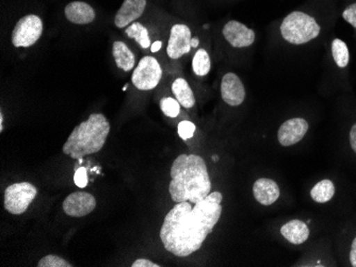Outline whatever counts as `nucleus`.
<instances>
[{
	"label": "nucleus",
	"instance_id": "f257e3e1",
	"mask_svg": "<svg viewBox=\"0 0 356 267\" xmlns=\"http://www.w3.org/2000/svg\"><path fill=\"white\" fill-rule=\"evenodd\" d=\"M222 200L221 193L213 192L194 207L189 201L176 203L160 229L165 250L181 258L199 250L220 221Z\"/></svg>",
	"mask_w": 356,
	"mask_h": 267
},
{
	"label": "nucleus",
	"instance_id": "f03ea898",
	"mask_svg": "<svg viewBox=\"0 0 356 267\" xmlns=\"http://www.w3.org/2000/svg\"><path fill=\"white\" fill-rule=\"evenodd\" d=\"M169 192L174 203H197L211 192L205 160L197 155H178L171 167Z\"/></svg>",
	"mask_w": 356,
	"mask_h": 267
},
{
	"label": "nucleus",
	"instance_id": "7ed1b4c3",
	"mask_svg": "<svg viewBox=\"0 0 356 267\" xmlns=\"http://www.w3.org/2000/svg\"><path fill=\"white\" fill-rule=\"evenodd\" d=\"M110 132V123L101 113H93L78 125L63 145L64 155L74 160H81L86 155L99 153Z\"/></svg>",
	"mask_w": 356,
	"mask_h": 267
},
{
	"label": "nucleus",
	"instance_id": "20e7f679",
	"mask_svg": "<svg viewBox=\"0 0 356 267\" xmlns=\"http://www.w3.org/2000/svg\"><path fill=\"white\" fill-rule=\"evenodd\" d=\"M282 37L293 45H303L320 35L321 27L309 14L293 11L288 14L280 26Z\"/></svg>",
	"mask_w": 356,
	"mask_h": 267
},
{
	"label": "nucleus",
	"instance_id": "39448f33",
	"mask_svg": "<svg viewBox=\"0 0 356 267\" xmlns=\"http://www.w3.org/2000/svg\"><path fill=\"white\" fill-rule=\"evenodd\" d=\"M37 194V187L31 183H14L6 189L3 207L11 214H23L35 200Z\"/></svg>",
	"mask_w": 356,
	"mask_h": 267
},
{
	"label": "nucleus",
	"instance_id": "423d86ee",
	"mask_svg": "<svg viewBox=\"0 0 356 267\" xmlns=\"http://www.w3.org/2000/svg\"><path fill=\"white\" fill-rule=\"evenodd\" d=\"M43 33V21L38 15L29 14L22 17L12 33V44L15 47H30L37 43Z\"/></svg>",
	"mask_w": 356,
	"mask_h": 267
},
{
	"label": "nucleus",
	"instance_id": "0eeeda50",
	"mask_svg": "<svg viewBox=\"0 0 356 267\" xmlns=\"http://www.w3.org/2000/svg\"><path fill=\"white\" fill-rule=\"evenodd\" d=\"M163 78V69L159 62L151 55L142 58L131 76L133 85L140 91L155 89Z\"/></svg>",
	"mask_w": 356,
	"mask_h": 267
},
{
	"label": "nucleus",
	"instance_id": "6e6552de",
	"mask_svg": "<svg viewBox=\"0 0 356 267\" xmlns=\"http://www.w3.org/2000/svg\"><path fill=\"white\" fill-rule=\"evenodd\" d=\"M191 30L185 24H176L171 28L167 53L173 60L179 59L191 51Z\"/></svg>",
	"mask_w": 356,
	"mask_h": 267
},
{
	"label": "nucleus",
	"instance_id": "1a4fd4ad",
	"mask_svg": "<svg viewBox=\"0 0 356 267\" xmlns=\"http://www.w3.org/2000/svg\"><path fill=\"white\" fill-rule=\"evenodd\" d=\"M64 213L71 217H83L93 212L96 208V199L87 192H75L64 199L62 205Z\"/></svg>",
	"mask_w": 356,
	"mask_h": 267
},
{
	"label": "nucleus",
	"instance_id": "9d476101",
	"mask_svg": "<svg viewBox=\"0 0 356 267\" xmlns=\"http://www.w3.org/2000/svg\"><path fill=\"white\" fill-rule=\"evenodd\" d=\"M224 39L235 49H245L254 44L255 31L250 29L245 24L237 21H229L222 30Z\"/></svg>",
	"mask_w": 356,
	"mask_h": 267
},
{
	"label": "nucleus",
	"instance_id": "9b49d317",
	"mask_svg": "<svg viewBox=\"0 0 356 267\" xmlns=\"http://www.w3.org/2000/svg\"><path fill=\"white\" fill-rule=\"evenodd\" d=\"M309 126L307 121L302 117H295L282 123L277 131V139L284 147L293 146L305 137L309 131Z\"/></svg>",
	"mask_w": 356,
	"mask_h": 267
},
{
	"label": "nucleus",
	"instance_id": "f8f14e48",
	"mask_svg": "<svg viewBox=\"0 0 356 267\" xmlns=\"http://www.w3.org/2000/svg\"><path fill=\"white\" fill-rule=\"evenodd\" d=\"M245 87L236 74L227 73L222 78L221 96L224 103L238 107L245 101Z\"/></svg>",
	"mask_w": 356,
	"mask_h": 267
},
{
	"label": "nucleus",
	"instance_id": "ddd939ff",
	"mask_svg": "<svg viewBox=\"0 0 356 267\" xmlns=\"http://www.w3.org/2000/svg\"><path fill=\"white\" fill-rule=\"evenodd\" d=\"M147 8V0H124L123 5L115 14V25L125 28L135 23Z\"/></svg>",
	"mask_w": 356,
	"mask_h": 267
},
{
	"label": "nucleus",
	"instance_id": "4468645a",
	"mask_svg": "<svg viewBox=\"0 0 356 267\" xmlns=\"http://www.w3.org/2000/svg\"><path fill=\"white\" fill-rule=\"evenodd\" d=\"M253 195L256 200L263 206H271L280 198L281 191L275 181L261 178L254 182Z\"/></svg>",
	"mask_w": 356,
	"mask_h": 267
},
{
	"label": "nucleus",
	"instance_id": "2eb2a0df",
	"mask_svg": "<svg viewBox=\"0 0 356 267\" xmlns=\"http://www.w3.org/2000/svg\"><path fill=\"white\" fill-rule=\"evenodd\" d=\"M67 21L75 25H88L95 19L96 14L89 3L83 1H73L64 10Z\"/></svg>",
	"mask_w": 356,
	"mask_h": 267
},
{
	"label": "nucleus",
	"instance_id": "dca6fc26",
	"mask_svg": "<svg viewBox=\"0 0 356 267\" xmlns=\"http://www.w3.org/2000/svg\"><path fill=\"white\" fill-rule=\"evenodd\" d=\"M281 234L291 244L301 245L309 240V228L306 223L293 219L282 226Z\"/></svg>",
	"mask_w": 356,
	"mask_h": 267
},
{
	"label": "nucleus",
	"instance_id": "f3484780",
	"mask_svg": "<svg viewBox=\"0 0 356 267\" xmlns=\"http://www.w3.org/2000/svg\"><path fill=\"white\" fill-rule=\"evenodd\" d=\"M112 55L119 69L129 71L135 67L136 55L131 49H128V46L124 42L118 41L113 43Z\"/></svg>",
	"mask_w": 356,
	"mask_h": 267
},
{
	"label": "nucleus",
	"instance_id": "a211bd4d",
	"mask_svg": "<svg viewBox=\"0 0 356 267\" xmlns=\"http://www.w3.org/2000/svg\"><path fill=\"white\" fill-rule=\"evenodd\" d=\"M172 92L175 95L178 103H181V107L185 109H191L195 105L193 91L184 78H177L174 80L172 83Z\"/></svg>",
	"mask_w": 356,
	"mask_h": 267
},
{
	"label": "nucleus",
	"instance_id": "6ab92c4d",
	"mask_svg": "<svg viewBox=\"0 0 356 267\" xmlns=\"http://www.w3.org/2000/svg\"><path fill=\"white\" fill-rule=\"evenodd\" d=\"M334 195H335V185L329 179L319 181L311 191L312 198L318 203H329Z\"/></svg>",
	"mask_w": 356,
	"mask_h": 267
},
{
	"label": "nucleus",
	"instance_id": "aec40b11",
	"mask_svg": "<svg viewBox=\"0 0 356 267\" xmlns=\"http://www.w3.org/2000/svg\"><path fill=\"white\" fill-rule=\"evenodd\" d=\"M126 35L129 39L135 40L142 49H147L151 47V40H149V30L144 27L142 24L135 21L126 28Z\"/></svg>",
	"mask_w": 356,
	"mask_h": 267
},
{
	"label": "nucleus",
	"instance_id": "412c9836",
	"mask_svg": "<svg viewBox=\"0 0 356 267\" xmlns=\"http://www.w3.org/2000/svg\"><path fill=\"white\" fill-rule=\"evenodd\" d=\"M211 69V60L205 49H199L192 59V71L197 77H205Z\"/></svg>",
	"mask_w": 356,
	"mask_h": 267
},
{
	"label": "nucleus",
	"instance_id": "4be33fe9",
	"mask_svg": "<svg viewBox=\"0 0 356 267\" xmlns=\"http://www.w3.org/2000/svg\"><path fill=\"white\" fill-rule=\"evenodd\" d=\"M332 55L336 65L341 69L348 67L350 61L349 49L347 44L341 39H334L332 42Z\"/></svg>",
	"mask_w": 356,
	"mask_h": 267
},
{
	"label": "nucleus",
	"instance_id": "5701e85b",
	"mask_svg": "<svg viewBox=\"0 0 356 267\" xmlns=\"http://www.w3.org/2000/svg\"><path fill=\"white\" fill-rule=\"evenodd\" d=\"M160 107L165 117L175 119L181 112V103H178L177 99L172 97H165L160 101Z\"/></svg>",
	"mask_w": 356,
	"mask_h": 267
},
{
	"label": "nucleus",
	"instance_id": "b1692460",
	"mask_svg": "<svg viewBox=\"0 0 356 267\" xmlns=\"http://www.w3.org/2000/svg\"><path fill=\"white\" fill-rule=\"evenodd\" d=\"M38 267H72L73 265L71 263L67 262V260H64L61 257L54 256V255H49V256H45L39 261L37 265Z\"/></svg>",
	"mask_w": 356,
	"mask_h": 267
},
{
	"label": "nucleus",
	"instance_id": "393cba45",
	"mask_svg": "<svg viewBox=\"0 0 356 267\" xmlns=\"http://www.w3.org/2000/svg\"><path fill=\"white\" fill-rule=\"evenodd\" d=\"M195 125L189 121H183L178 123L177 130L178 135L183 139H189L193 137L194 132H195Z\"/></svg>",
	"mask_w": 356,
	"mask_h": 267
},
{
	"label": "nucleus",
	"instance_id": "a878e982",
	"mask_svg": "<svg viewBox=\"0 0 356 267\" xmlns=\"http://www.w3.org/2000/svg\"><path fill=\"white\" fill-rule=\"evenodd\" d=\"M343 17L348 24L356 29V3H351L343 10Z\"/></svg>",
	"mask_w": 356,
	"mask_h": 267
},
{
	"label": "nucleus",
	"instance_id": "bb28decb",
	"mask_svg": "<svg viewBox=\"0 0 356 267\" xmlns=\"http://www.w3.org/2000/svg\"><path fill=\"white\" fill-rule=\"evenodd\" d=\"M74 181H75V184L77 185L80 189H83V187H87L88 184V173L87 169L85 167H79V169L76 171L75 176H74Z\"/></svg>",
	"mask_w": 356,
	"mask_h": 267
},
{
	"label": "nucleus",
	"instance_id": "cd10ccee",
	"mask_svg": "<svg viewBox=\"0 0 356 267\" xmlns=\"http://www.w3.org/2000/svg\"><path fill=\"white\" fill-rule=\"evenodd\" d=\"M133 267H160L159 264L152 262V261L147 260V259H138L137 261L133 263L131 265Z\"/></svg>",
	"mask_w": 356,
	"mask_h": 267
},
{
	"label": "nucleus",
	"instance_id": "c85d7f7f",
	"mask_svg": "<svg viewBox=\"0 0 356 267\" xmlns=\"http://www.w3.org/2000/svg\"><path fill=\"white\" fill-rule=\"evenodd\" d=\"M350 145L356 155V123L352 126L351 130H350Z\"/></svg>",
	"mask_w": 356,
	"mask_h": 267
},
{
	"label": "nucleus",
	"instance_id": "c756f323",
	"mask_svg": "<svg viewBox=\"0 0 356 267\" xmlns=\"http://www.w3.org/2000/svg\"><path fill=\"white\" fill-rule=\"evenodd\" d=\"M350 263H351L352 266L356 267V238L352 242L351 251H350Z\"/></svg>",
	"mask_w": 356,
	"mask_h": 267
},
{
	"label": "nucleus",
	"instance_id": "7c9ffc66",
	"mask_svg": "<svg viewBox=\"0 0 356 267\" xmlns=\"http://www.w3.org/2000/svg\"><path fill=\"white\" fill-rule=\"evenodd\" d=\"M161 46H163V43H161V41H156L155 43L152 44V53H157V51H160V49H161Z\"/></svg>",
	"mask_w": 356,
	"mask_h": 267
},
{
	"label": "nucleus",
	"instance_id": "2f4dec72",
	"mask_svg": "<svg viewBox=\"0 0 356 267\" xmlns=\"http://www.w3.org/2000/svg\"><path fill=\"white\" fill-rule=\"evenodd\" d=\"M3 131V113H0V132Z\"/></svg>",
	"mask_w": 356,
	"mask_h": 267
},
{
	"label": "nucleus",
	"instance_id": "473e14b6",
	"mask_svg": "<svg viewBox=\"0 0 356 267\" xmlns=\"http://www.w3.org/2000/svg\"><path fill=\"white\" fill-rule=\"evenodd\" d=\"M191 45L192 47H194V49L197 47V46H199V39H197V37H194V39H192Z\"/></svg>",
	"mask_w": 356,
	"mask_h": 267
}]
</instances>
